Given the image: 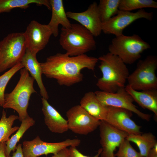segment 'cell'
Masks as SVG:
<instances>
[{"mask_svg":"<svg viewBox=\"0 0 157 157\" xmlns=\"http://www.w3.org/2000/svg\"><path fill=\"white\" fill-rule=\"evenodd\" d=\"M98 58L85 54L70 56L66 53H58L40 63L42 74L55 79L60 85L70 86L81 82L84 68L94 71Z\"/></svg>","mask_w":157,"mask_h":157,"instance_id":"6da1fadb","label":"cell"},{"mask_svg":"<svg viewBox=\"0 0 157 157\" xmlns=\"http://www.w3.org/2000/svg\"><path fill=\"white\" fill-rule=\"evenodd\" d=\"M99 67L102 74L96 85L101 91L115 93L125 87L129 75L126 64L118 56L108 52L98 58Z\"/></svg>","mask_w":157,"mask_h":157,"instance_id":"7a4b0ae2","label":"cell"},{"mask_svg":"<svg viewBox=\"0 0 157 157\" xmlns=\"http://www.w3.org/2000/svg\"><path fill=\"white\" fill-rule=\"evenodd\" d=\"M59 42L66 53L70 56L84 54L96 48L94 36L79 24H72L69 28L62 27Z\"/></svg>","mask_w":157,"mask_h":157,"instance_id":"3957f363","label":"cell"},{"mask_svg":"<svg viewBox=\"0 0 157 157\" xmlns=\"http://www.w3.org/2000/svg\"><path fill=\"white\" fill-rule=\"evenodd\" d=\"M34 81L28 71L23 68L20 70V78L14 88L5 94L3 108L16 111L21 122L29 116L27 109L30 98L32 94L36 92L33 87Z\"/></svg>","mask_w":157,"mask_h":157,"instance_id":"277c9868","label":"cell"},{"mask_svg":"<svg viewBox=\"0 0 157 157\" xmlns=\"http://www.w3.org/2000/svg\"><path fill=\"white\" fill-rule=\"evenodd\" d=\"M151 48L150 45L137 34H123L112 39L108 49L109 52L118 56L126 64L131 65L141 58L144 51Z\"/></svg>","mask_w":157,"mask_h":157,"instance_id":"5b68a950","label":"cell"},{"mask_svg":"<svg viewBox=\"0 0 157 157\" xmlns=\"http://www.w3.org/2000/svg\"><path fill=\"white\" fill-rule=\"evenodd\" d=\"M27 49L24 32L9 33L0 41V72L21 62Z\"/></svg>","mask_w":157,"mask_h":157,"instance_id":"8992f818","label":"cell"},{"mask_svg":"<svg viewBox=\"0 0 157 157\" xmlns=\"http://www.w3.org/2000/svg\"><path fill=\"white\" fill-rule=\"evenodd\" d=\"M157 57L150 55L138 61L135 70L129 74L128 85L136 90H157Z\"/></svg>","mask_w":157,"mask_h":157,"instance_id":"52a82bcc","label":"cell"},{"mask_svg":"<svg viewBox=\"0 0 157 157\" xmlns=\"http://www.w3.org/2000/svg\"><path fill=\"white\" fill-rule=\"evenodd\" d=\"M153 17V12H147L144 9L134 13L119 10L115 15L102 23V31L105 34L119 36L123 35L124 30L135 21L141 18L151 21Z\"/></svg>","mask_w":157,"mask_h":157,"instance_id":"ba28073f","label":"cell"},{"mask_svg":"<svg viewBox=\"0 0 157 157\" xmlns=\"http://www.w3.org/2000/svg\"><path fill=\"white\" fill-rule=\"evenodd\" d=\"M81 140L78 139H67L57 142H49L42 140L39 136L30 141L23 142L22 149L24 157H37L50 154H54L68 147L78 146Z\"/></svg>","mask_w":157,"mask_h":157,"instance_id":"9c48e42d","label":"cell"},{"mask_svg":"<svg viewBox=\"0 0 157 157\" xmlns=\"http://www.w3.org/2000/svg\"><path fill=\"white\" fill-rule=\"evenodd\" d=\"M68 129L74 133L86 135L99 126L101 121L94 118L80 105L74 106L66 112Z\"/></svg>","mask_w":157,"mask_h":157,"instance_id":"30bf717a","label":"cell"},{"mask_svg":"<svg viewBox=\"0 0 157 157\" xmlns=\"http://www.w3.org/2000/svg\"><path fill=\"white\" fill-rule=\"evenodd\" d=\"M94 93L99 100L106 106L126 109L135 113L144 120L149 121L150 119V115L142 112L133 104V99L125 88L115 93L101 91H96Z\"/></svg>","mask_w":157,"mask_h":157,"instance_id":"8fae6325","label":"cell"},{"mask_svg":"<svg viewBox=\"0 0 157 157\" xmlns=\"http://www.w3.org/2000/svg\"><path fill=\"white\" fill-rule=\"evenodd\" d=\"M24 33L27 49L35 56L45 47L52 35L47 24H40L35 20L30 22Z\"/></svg>","mask_w":157,"mask_h":157,"instance_id":"7c38bea8","label":"cell"},{"mask_svg":"<svg viewBox=\"0 0 157 157\" xmlns=\"http://www.w3.org/2000/svg\"><path fill=\"white\" fill-rule=\"evenodd\" d=\"M99 126L102 149L101 157H115L114 152L116 149L126 139L129 134L104 121H101Z\"/></svg>","mask_w":157,"mask_h":157,"instance_id":"4fadbf2b","label":"cell"},{"mask_svg":"<svg viewBox=\"0 0 157 157\" xmlns=\"http://www.w3.org/2000/svg\"><path fill=\"white\" fill-rule=\"evenodd\" d=\"M108 107V111L105 121L115 128L126 132L129 134L142 133L141 127L131 118V111L123 108Z\"/></svg>","mask_w":157,"mask_h":157,"instance_id":"5bb4252c","label":"cell"},{"mask_svg":"<svg viewBox=\"0 0 157 157\" xmlns=\"http://www.w3.org/2000/svg\"><path fill=\"white\" fill-rule=\"evenodd\" d=\"M68 18L78 22L88 30L94 37H97L102 31V22L99 15L98 4L94 2L85 11L81 12L68 11Z\"/></svg>","mask_w":157,"mask_h":157,"instance_id":"9a60e30c","label":"cell"},{"mask_svg":"<svg viewBox=\"0 0 157 157\" xmlns=\"http://www.w3.org/2000/svg\"><path fill=\"white\" fill-rule=\"evenodd\" d=\"M42 110L44 116L45 124L53 133H62L68 129L67 120L48 102L47 100L42 97Z\"/></svg>","mask_w":157,"mask_h":157,"instance_id":"2e32d148","label":"cell"},{"mask_svg":"<svg viewBox=\"0 0 157 157\" xmlns=\"http://www.w3.org/2000/svg\"><path fill=\"white\" fill-rule=\"evenodd\" d=\"M21 63L36 81L42 97L48 100V94L42 79V73L41 64L38 61L36 56L33 55L27 49Z\"/></svg>","mask_w":157,"mask_h":157,"instance_id":"e0dca14e","label":"cell"},{"mask_svg":"<svg viewBox=\"0 0 157 157\" xmlns=\"http://www.w3.org/2000/svg\"><path fill=\"white\" fill-rule=\"evenodd\" d=\"M52 11L51 20L47 24L51 30L52 35L55 37L58 35V26L62 27L69 28L71 26L65 12L62 0H50Z\"/></svg>","mask_w":157,"mask_h":157,"instance_id":"ac0fdd59","label":"cell"},{"mask_svg":"<svg viewBox=\"0 0 157 157\" xmlns=\"http://www.w3.org/2000/svg\"><path fill=\"white\" fill-rule=\"evenodd\" d=\"M80 106L88 114L100 121H105L108 107L103 104L98 99L94 92L86 93L80 101Z\"/></svg>","mask_w":157,"mask_h":157,"instance_id":"d6986e66","label":"cell"},{"mask_svg":"<svg viewBox=\"0 0 157 157\" xmlns=\"http://www.w3.org/2000/svg\"><path fill=\"white\" fill-rule=\"evenodd\" d=\"M125 88L134 101L144 109L152 112L157 116V90L140 91L133 89L128 84Z\"/></svg>","mask_w":157,"mask_h":157,"instance_id":"ffe728a7","label":"cell"},{"mask_svg":"<svg viewBox=\"0 0 157 157\" xmlns=\"http://www.w3.org/2000/svg\"><path fill=\"white\" fill-rule=\"evenodd\" d=\"M126 139L135 144L143 157H147L149 151L157 143L155 136L151 133L129 134Z\"/></svg>","mask_w":157,"mask_h":157,"instance_id":"44dd1931","label":"cell"},{"mask_svg":"<svg viewBox=\"0 0 157 157\" xmlns=\"http://www.w3.org/2000/svg\"><path fill=\"white\" fill-rule=\"evenodd\" d=\"M32 3L44 5L51 10L49 0H0V14L10 12L15 8L26 9Z\"/></svg>","mask_w":157,"mask_h":157,"instance_id":"7402d4cb","label":"cell"},{"mask_svg":"<svg viewBox=\"0 0 157 157\" xmlns=\"http://www.w3.org/2000/svg\"><path fill=\"white\" fill-rule=\"evenodd\" d=\"M19 129L15 134L13 135L6 142L5 153L7 157H9L11 152L15 150L17 143L22 137L25 132L31 127L34 125L35 121L29 116L21 121Z\"/></svg>","mask_w":157,"mask_h":157,"instance_id":"603a6c76","label":"cell"},{"mask_svg":"<svg viewBox=\"0 0 157 157\" xmlns=\"http://www.w3.org/2000/svg\"><path fill=\"white\" fill-rule=\"evenodd\" d=\"M17 119H19L18 116L14 115L7 117L6 112L4 109L3 110L0 119V143L7 142L10 136L18 129V126L13 127L14 122Z\"/></svg>","mask_w":157,"mask_h":157,"instance_id":"cb8c5ba5","label":"cell"},{"mask_svg":"<svg viewBox=\"0 0 157 157\" xmlns=\"http://www.w3.org/2000/svg\"><path fill=\"white\" fill-rule=\"evenodd\" d=\"M120 0H100L98 8L102 23L115 15L119 10Z\"/></svg>","mask_w":157,"mask_h":157,"instance_id":"d4e9b609","label":"cell"},{"mask_svg":"<svg viewBox=\"0 0 157 157\" xmlns=\"http://www.w3.org/2000/svg\"><path fill=\"white\" fill-rule=\"evenodd\" d=\"M145 8H157V2L152 0H120L119 9L131 12Z\"/></svg>","mask_w":157,"mask_h":157,"instance_id":"484cf974","label":"cell"},{"mask_svg":"<svg viewBox=\"0 0 157 157\" xmlns=\"http://www.w3.org/2000/svg\"><path fill=\"white\" fill-rule=\"evenodd\" d=\"M24 68L21 63L9 69L0 76V106H3L5 100V91L9 81L19 71Z\"/></svg>","mask_w":157,"mask_h":157,"instance_id":"4316f807","label":"cell"},{"mask_svg":"<svg viewBox=\"0 0 157 157\" xmlns=\"http://www.w3.org/2000/svg\"><path fill=\"white\" fill-rule=\"evenodd\" d=\"M129 141L125 139L121 143L115 157H143L132 147Z\"/></svg>","mask_w":157,"mask_h":157,"instance_id":"83f0119b","label":"cell"},{"mask_svg":"<svg viewBox=\"0 0 157 157\" xmlns=\"http://www.w3.org/2000/svg\"><path fill=\"white\" fill-rule=\"evenodd\" d=\"M69 150V157H99L102 151V148L99 149L97 154L92 156L85 155L81 153L75 147H70Z\"/></svg>","mask_w":157,"mask_h":157,"instance_id":"f1b7e54d","label":"cell"},{"mask_svg":"<svg viewBox=\"0 0 157 157\" xmlns=\"http://www.w3.org/2000/svg\"><path fill=\"white\" fill-rule=\"evenodd\" d=\"M53 154L51 157H69V149L64 148Z\"/></svg>","mask_w":157,"mask_h":157,"instance_id":"f546056e","label":"cell"},{"mask_svg":"<svg viewBox=\"0 0 157 157\" xmlns=\"http://www.w3.org/2000/svg\"><path fill=\"white\" fill-rule=\"evenodd\" d=\"M9 157H24L22 149V144H19L17 146L15 151Z\"/></svg>","mask_w":157,"mask_h":157,"instance_id":"4dcf8cb0","label":"cell"},{"mask_svg":"<svg viewBox=\"0 0 157 157\" xmlns=\"http://www.w3.org/2000/svg\"><path fill=\"white\" fill-rule=\"evenodd\" d=\"M147 157H157V143L149 151Z\"/></svg>","mask_w":157,"mask_h":157,"instance_id":"1f68e13d","label":"cell"},{"mask_svg":"<svg viewBox=\"0 0 157 157\" xmlns=\"http://www.w3.org/2000/svg\"><path fill=\"white\" fill-rule=\"evenodd\" d=\"M6 142L0 143V157H7L6 154Z\"/></svg>","mask_w":157,"mask_h":157,"instance_id":"d6a6232c","label":"cell"}]
</instances>
